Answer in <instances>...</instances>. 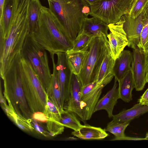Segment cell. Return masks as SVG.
Masks as SVG:
<instances>
[{
	"label": "cell",
	"mask_w": 148,
	"mask_h": 148,
	"mask_svg": "<svg viewBox=\"0 0 148 148\" xmlns=\"http://www.w3.org/2000/svg\"><path fill=\"white\" fill-rule=\"evenodd\" d=\"M117 80L115 79L112 88L101 99H99L94 111L95 112L101 110L106 111L110 118L113 116V111L114 107L119 99Z\"/></svg>",
	"instance_id": "15"
},
{
	"label": "cell",
	"mask_w": 148,
	"mask_h": 148,
	"mask_svg": "<svg viewBox=\"0 0 148 148\" xmlns=\"http://www.w3.org/2000/svg\"><path fill=\"white\" fill-rule=\"evenodd\" d=\"M143 20V27L138 47L147 55L148 54V3L144 10Z\"/></svg>",
	"instance_id": "28"
},
{
	"label": "cell",
	"mask_w": 148,
	"mask_h": 148,
	"mask_svg": "<svg viewBox=\"0 0 148 148\" xmlns=\"http://www.w3.org/2000/svg\"><path fill=\"white\" fill-rule=\"evenodd\" d=\"M132 59V52L129 50H123L115 60L113 73L118 82L130 70Z\"/></svg>",
	"instance_id": "17"
},
{
	"label": "cell",
	"mask_w": 148,
	"mask_h": 148,
	"mask_svg": "<svg viewBox=\"0 0 148 148\" xmlns=\"http://www.w3.org/2000/svg\"><path fill=\"white\" fill-rule=\"evenodd\" d=\"M145 138L147 140H148V132L147 133Z\"/></svg>",
	"instance_id": "41"
},
{
	"label": "cell",
	"mask_w": 148,
	"mask_h": 148,
	"mask_svg": "<svg viewBox=\"0 0 148 148\" xmlns=\"http://www.w3.org/2000/svg\"><path fill=\"white\" fill-rule=\"evenodd\" d=\"M5 1V0H0V18L3 13Z\"/></svg>",
	"instance_id": "38"
},
{
	"label": "cell",
	"mask_w": 148,
	"mask_h": 148,
	"mask_svg": "<svg viewBox=\"0 0 148 148\" xmlns=\"http://www.w3.org/2000/svg\"><path fill=\"white\" fill-rule=\"evenodd\" d=\"M43 112L48 119L60 123L62 113L48 97Z\"/></svg>",
	"instance_id": "30"
},
{
	"label": "cell",
	"mask_w": 148,
	"mask_h": 148,
	"mask_svg": "<svg viewBox=\"0 0 148 148\" xmlns=\"http://www.w3.org/2000/svg\"><path fill=\"white\" fill-rule=\"evenodd\" d=\"M88 51L82 69L77 75L82 87L97 80L102 63L110 51L107 36L93 37Z\"/></svg>",
	"instance_id": "5"
},
{
	"label": "cell",
	"mask_w": 148,
	"mask_h": 148,
	"mask_svg": "<svg viewBox=\"0 0 148 148\" xmlns=\"http://www.w3.org/2000/svg\"><path fill=\"white\" fill-rule=\"evenodd\" d=\"M92 37L81 30L73 42L72 48L66 53L69 54L88 50L89 43Z\"/></svg>",
	"instance_id": "27"
},
{
	"label": "cell",
	"mask_w": 148,
	"mask_h": 148,
	"mask_svg": "<svg viewBox=\"0 0 148 148\" xmlns=\"http://www.w3.org/2000/svg\"><path fill=\"white\" fill-rule=\"evenodd\" d=\"M88 50L66 54L69 66L72 73L78 75L80 73L88 52Z\"/></svg>",
	"instance_id": "24"
},
{
	"label": "cell",
	"mask_w": 148,
	"mask_h": 148,
	"mask_svg": "<svg viewBox=\"0 0 148 148\" xmlns=\"http://www.w3.org/2000/svg\"><path fill=\"white\" fill-rule=\"evenodd\" d=\"M74 113L64 110L61 114L60 123L64 127L77 131L82 127V125L77 118Z\"/></svg>",
	"instance_id": "29"
},
{
	"label": "cell",
	"mask_w": 148,
	"mask_h": 148,
	"mask_svg": "<svg viewBox=\"0 0 148 148\" xmlns=\"http://www.w3.org/2000/svg\"><path fill=\"white\" fill-rule=\"evenodd\" d=\"M139 103L144 106H148V88L140 97Z\"/></svg>",
	"instance_id": "35"
},
{
	"label": "cell",
	"mask_w": 148,
	"mask_h": 148,
	"mask_svg": "<svg viewBox=\"0 0 148 148\" xmlns=\"http://www.w3.org/2000/svg\"><path fill=\"white\" fill-rule=\"evenodd\" d=\"M108 24L95 17L84 19L81 30L92 37L107 36Z\"/></svg>",
	"instance_id": "16"
},
{
	"label": "cell",
	"mask_w": 148,
	"mask_h": 148,
	"mask_svg": "<svg viewBox=\"0 0 148 148\" xmlns=\"http://www.w3.org/2000/svg\"><path fill=\"white\" fill-rule=\"evenodd\" d=\"M31 0H14L8 35L0 41V75L3 79L14 58L21 51L29 33L28 9Z\"/></svg>",
	"instance_id": "1"
},
{
	"label": "cell",
	"mask_w": 148,
	"mask_h": 148,
	"mask_svg": "<svg viewBox=\"0 0 148 148\" xmlns=\"http://www.w3.org/2000/svg\"><path fill=\"white\" fill-rule=\"evenodd\" d=\"M144 9L136 18H132L128 13L121 16L123 20V29L128 41L127 46L132 49L138 47L140 41L143 27V16Z\"/></svg>",
	"instance_id": "13"
},
{
	"label": "cell",
	"mask_w": 148,
	"mask_h": 148,
	"mask_svg": "<svg viewBox=\"0 0 148 148\" xmlns=\"http://www.w3.org/2000/svg\"><path fill=\"white\" fill-rule=\"evenodd\" d=\"M90 5H92L96 3L99 0H84Z\"/></svg>",
	"instance_id": "39"
},
{
	"label": "cell",
	"mask_w": 148,
	"mask_h": 148,
	"mask_svg": "<svg viewBox=\"0 0 148 148\" xmlns=\"http://www.w3.org/2000/svg\"><path fill=\"white\" fill-rule=\"evenodd\" d=\"M145 72L146 82L148 83V54L146 55Z\"/></svg>",
	"instance_id": "37"
},
{
	"label": "cell",
	"mask_w": 148,
	"mask_h": 148,
	"mask_svg": "<svg viewBox=\"0 0 148 148\" xmlns=\"http://www.w3.org/2000/svg\"><path fill=\"white\" fill-rule=\"evenodd\" d=\"M131 71L136 91L142 90L147 83L145 77L146 55L138 47L133 49Z\"/></svg>",
	"instance_id": "12"
},
{
	"label": "cell",
	"mask_w": 148,
	"mask_h": 148,
	"mask_svg": "<svg viewBox=\"0 0 148 148\" xmlns=\"http://www.w3.org/2000/svg\"><path fill=\"white\" fill-rule=\"evenodd\" d=\"M135 0H99L90 5V15L108 24L119 22L121 16L129 14Z\"/></svg>",
	"instance_id": "8"
},
{
	"label": "cell",
	"mask_w": 148,
	"mask_h": 148,
	"mask_svg": "<svg viewBox=\"0 0 148 148\" xmlns=\"http://www.w3.org/2000/svg\"><path fill=\"white\" fill-rule=\"evenodd\" d=\"M14 0H5L3 13L0 18V41L6 37L12 16Z\"/></svg>",
	"instance_id": "22"
},
{
	"label": "cell",
	"mask_w": 148,
	"mask_h": 148,
	"mask_svg": "<svg viewBox=\"0 0 148 148\" xmlns=\"http://www.w3.org/2000/svg\"><path fill=\"white\" fill-rule=\"evenodd\" d=\"M115 61L110 51L106 56L101 66L96 80L99 84L105 86L111 81L114 77L113 68Z\"/></svg>",
	"instance_id": "21"
},
{
	"label": "cell",
	"mask_w": 148,
	"mask_h": 148,
	"mask_svg": "<svg viewBox=\"0 0 148 148\" xmlns=\"http://www.w3.org/2000/svg\"><path fill=\"white\" fill-rule=\"evenodd\" d=\"M57 57L56 68L61 93V102L62 108L68 101L72 73L68 61L66 53L56 54Z\"/></svg>",
	"instance_id": "10"
},
{
	"label": "cell",
	"mask_w": 148,
	"mask_h": 148,
	"mask_svg": "<svg viewBox=\"0 0 148 148\" xmlns=\"http://www.w3.org/2000/svg\"><path fill=\"white\" fill-rule=\"evenodd\" d=\"M82 87L77 76L72 73L69 98L64 109L74 113L84 121L81 107Z\"/></svg>",
	"instance_id": "14"
},
{
	"label": "cell",
	"mask_w": 148,
	"mask_h": 148,
	"mask_svg": "<svg viewBox=\"0 0 148 148\" xmlns=\"http://www.w3.org/2000/svg\"><path fill=\"white\" fill-rule=\"evenodd\" d=\"M77 140V138H75L74 137H69L65 138V140Z\"/></svg>",
	"instance_id": "40"
},
{
	"label": "cell",
	"mask_w": 148,
	"mask_h": 148,
	"mask_svg": "<svg viewBox=\"0 0 148 148\" xmlns=\"http://www.w3.org/2000/svg\"><path fill=\"white\" fill-rule=\"evenodd\" d=\"M148 112V106L138 103L129 109L123 110L114 115L112 121L118 122H130L134 119Z\"/></svg>",
	"instance_id": "20"
},
{
	"label": "cell",
	"mask_w": 148,
	"mask_h": 148,
	"mask_svg": "<svg viewBox=\"0 0 148 148\" xmlns=\"http://www.w3.org/2000/svg\"><path fill=\"white\" fill-rule=\"evenodd\" d=\"M50 55L52 63L53 71L50 88L47 95L49 98L62 113L64 110L62 108L61 105V91L57 75L56 64L54 61V54Z\"/></svg>",
	"instance_id": "18"
},
{
	"label": "cell",
	"mask_w": 148,
	"mask_h": 148,
	"mask_svg": "<svg viewBox=\"0 0 148 148\" xmlns=\"http://www.w3.org/2000/svg\"><path fill=\"white\" fill-rule=\"evenodd\" d=\"M105 86L96 81L82 87L81 107L84 121L91 119Z\"/></svg>",
	"instance_id": "9"
},
{
	"label": "cell",
	"mask_w": 148,
	"mask_h": 148,
	"mask_svg": "<svg viewBox=\"0 0 148 148\" xmlns=\"http://www.w3.org/2000/svg\"><path fill=\"white\" fill-rule=\"evenodd\" d=\"M32 119L42 123H47L48 119L45 114L40 111H38L32 113Z\"/></svg>",
	"instance_id": "34"
},
{
	"label": "cell",
	"mask_w": 148,
	"mask_h": 148,
	"mask_svg": "<svg viewBox=\"0 0 148 148\" xmlns=\"http://www.w3.org/2000/svg\"><path fill=\"white\" fill-rule=\"evenodd\" d=\"M118 82L119 99L125 102H130L132 99V92L134 88L130 70L127 71L124 77Z\"/></svg>",
	"instance_id": "23"
},
{
	"label": "cell",
	"mask_w": 148,
	"mask_h": 148,
	"mask_svg": "<svg viewBox=\"0 0 148 148\" xmlns=\"http://www.w3.org/2000/svg\"><path fill=\"white\" fill-rule=\"evenodd\" d=\"M105 129L85 124L80 129L74 131L71 134L81 139L99 140L103 139L108 136Z\"/></svg>",
	"instance_id": "19"
},
{
	"label": "cell",
	"mask_w": 148,
	"mask_h": 148,
	"mask_svg": "<svg viewBox=\"0 0 148 148\" xmlns=\"http://www.w3.org/2000/svg\"><path fill=\"white\" fill-rule=\"evenodd\" d=\"M21 51L15 56L3 79L4 96L10 106L18 116L29 121L32 113L23 91L21 76Z\"/></svg>",
	"instance_id": "3"
},
{
	"label": "cell",
	"mask_w": 148,
	"mask_h": 148,
	"mask_svg": "<svg viewBox=\"0 0 148 148\" xmlns=\"http://www.w3.org/2000/svg\"><path fill=\"white\" fill-rule=\"evenodd\" d=\"M21 73L23 91L31 112H43L48 95L31 65L22 58Z\"/></svg>",
	"instance_id": "7"
},
{
	"label": "cell",
	"mask_w": 148,
	"mask_h": 148,
	"mask_svg": "<svg viewBox=\"0 0 148 148\" xmlns=\"http://www.w3.org/2000/svg\"><path fill=\"white\" fill-rule=\"evenodd\" d=\"M49 8L58 19L65 34L73 43L82 29L84 18V0H47Z\"/></svg>",
	"instance_id": "4"
},
{
	"label": "cell",
	"mask_w": 148,
	"mask_h": 148,
	"mask_svg": "<svg viewBox=\"0 0 148 148\" xmlns=\"http://www.w3.org/2000/svg\"><path fill=\"white\" fill-rule=\"evenodd\" d=\"M123 22L121 17L118 22L108 25L110 32L107 37L108 39L111 55L115 60L128 43L126 34L123 29Z\"/></svg>",
	"instance_id": "11"
},
{
	"label": "cell",
	"mask_w": 148,
	"mask_h": 148,
	"mask_svg": "<svg viewBox=\"0 0 148 148\" xmlns=\"http://www.w3.org/2000/svg\"><path fill=\"white\" fill-rule=\"evenodd\" d=\"M46 127L50 136L61 134L64 129V126L60 123L49 119L46 123Z\"/></svg>",
	"instance_id": "31"
},
{
	"label": "cell",
	"mask_w": 148,
	"mask_h": 148,
	"mask_svg": "<svg viewBox=\"0 0 148 148\" xmlns=\"http://www.w3.org/2000/svg\"><path fill=\"white\" fill-rule=\"evenodd\" d=\"M82 12L86 17H88V16L90 14V5L84 0V1Z\"/></svg>",
	"instance_id": "36"
},
{
	"label": "cell",
	"mask_w": 148,
	"mask_h": 148,
	"mask_svg": "<svg viewBox=\"0 0 148 148\" xmlns=\"http://www.w3.org/2000/svg\"><path fill=\"white\" fill-rule=\"evenodd\" d=\"M38 122L36 120L32 119L30 123L38 133L46 137L50 136L47 129L45 130Z\"/></svg>",
	"instance_id": "33"
},
{
	"label": "cell",
	"mask_w": 148,
	"mask_h": 148,
	"mask_svg": "<svg viewBox=\"0 0 148 148\" xmlns=\"http://www.w3.org/2000/svg\"><path fill=\"white\" fill-rule=\"evenodd\" d=\"M21 53L22 58L32 67L47 95L50 88L52 74L46 50L33 39L29 33Z\"/></svg>",
	"instance_id": "6"
},
{
	"label": "cell",
	"mask_w": 148,
	"mask_h": 148,
	"mask_svg": "<svg viewBox=\"0 0 148 148\" xmlns=\"http://www.w3.org/2000/svg\"><path fill=\"white\" fill-rule=\"evenodd\" d=\"M30 34L50 54L66 53L73 47V43L65 34L57 17L49 8L43 6L40 11L38 27Z\"/></svg>",
	"instance_id": "2"
},
{
	"label": "cell",
	"mask_w": 148,
	"mask_h": 148,
	"mask_svg": "<svg viewBox=\"0 0 148 148\" xmlns=\"http://www.w3.org/2000/svg\"><path fill=\"white\" fill-rule=\"evenodd\" d=\"M148 3V0H135L129 13L132 18H136L141 13Z\"/></svg>",
	"instance_id": "32"
},
{
	"label": "cell",
	"mask_w": 148,
	"mask_h": 148,
	"mask_svg": "<svg viewBox=\"0 0 148 148\" xmlns=\"http://www.w3.org/2000/svg\"><path fill=\"white\" fill-rule=\"evenodd\" d=\"M130 123V122L120 123L112 120L108 124L105 130L114 136V138L111 140H125L126 136L125 134V131Z\"/></svg>",
	"instance_id": "26"
},
{
	"label": "cell",
	"mask_w": 148,
	"mask_h": 148,
	"mask_svg": "<svg viewBox=\"0 0 148 148\" xmlns=\"http://www.w3.org/2000/svg\"><path fill=\"white\" fill-rule=\"evenodd\" d=\"M42 5L40 0H31L28 9L29 33L31 34L37 28L41 9Z\"/></svg>",
	"instance_id": "25"
}]
</instances>
